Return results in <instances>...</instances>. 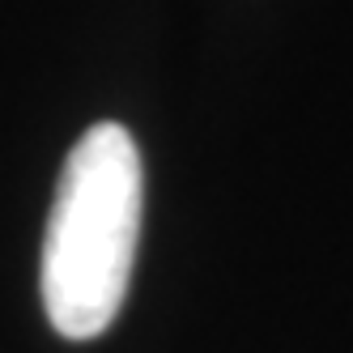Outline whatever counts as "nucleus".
<instances>
[{"label":"nucleus","mask_w":353,"mask_h":353,"mask_svg":"<svg viewBox=\"0 0 353 353\" xmlns=\"http://www.w3.org/2000/svg\"><path fill=\"white\" fill-rule=\"evenodd\" d=\"M145 174L123 123H94L68 149L43 234V307L64 341L115 323L141 243Z\"/></svg>","instance_id":"nucleus-1"}]
</instances>
